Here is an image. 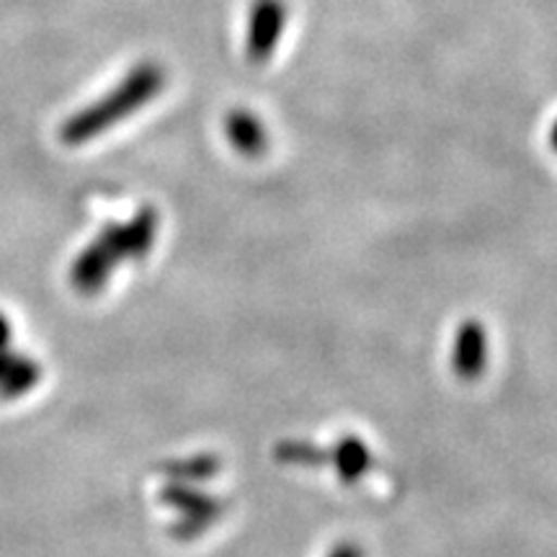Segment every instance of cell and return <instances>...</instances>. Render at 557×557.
<instances>
[{"label": "cell", "mask_w": 557, "mask_h": 557, "mask_svg": "<svg viewBox=\"0 0 557 557\" xmlns=\"http://www.w3.org/2000/svg\"><path fill=\"white\" fill-rule=\"evenodd\" d=\"M158 235V212L143 207L127 222H109L73 261L70 282L81 295H96L122 261H137L150 253Z\"/></svg>", "instance_id": "1"}, {"label": "cell", "mask_w": 557, "mask_h": 557, "mask_svg": "<svg viewBox=\"0 0 557 557\" xmlns=\"http://www.w3.org/2000/svg\"><path fill=\"white\" fill-rule=\"evenodd\" d=\"M165 86V73L158 62H139L129 70L124 78L109 90L107 96L96 99L90 107L75 111L70 120L62 124L60 137L70 148L88 143V139L103 135L114 127L116 122L129 120L139 109L148 103Z\"/></svg>", "instance_id": "2"}, {"label": "cell", "mask_w": 557, "mask_h": 557, "mask_svg": "<svg viewBox=\"0 0 557 557\" xmlns=\"http://www.w3.org/2000/svg\"><path fill=\"white\" fill-rule=\"evenodd\" d=\"M284 26H287L284 0H253L246 29V54L253 65H263L274 58Z\"/></svg>", "instance_id": "3"}, {"label": "cell", "mask_w": 557, "mask_h": 557, "mask_svg": "<svg viewBox=\"0 0 557 557\" xmlns=\"http://www.w3.org/2000/svg\"><path fill=\"white\" fill-rule=\"evenodd\" d=\"M225 135L235 150L246 158H259L269 148L267 127L253 111L235 109L225 116Z\"/></svg>", "instance_id": "4"}, {"label": "cell", "mask_w": 557, "mask_h": 557, "mask_svg": "<svg viewBox=\"0 0 557 557\" xmlns=\"http://www.w3.org/2000/svg\"><path fill=\"white\" fill-rule=\"evenodd\" d=\"M455 372L462 380H478L483 374L487 361L485 331L480 323H465L455 341Z\"/></svg>", "instance_id": "5"}, {"label": "cell", "mask_w": 557, "mask_h": 557, "mask_svg": "<svg viewBox=\"0 0 557 557\" xmlns=\"http://www.w3.org/2000/svg\"><path fill=\"white\" fill-rule=\"evenodd\" d=\"M39 382V367L32 359L0 348V398H18Z\"/></svg>", "instance_id": "6"}, {"label": "cell", "mask_w": 557, "mask_h": 557, "mask_svg": "<svg viewBox=\"0 0 557 557\" xmlns=\"http://www.w3.org/2000/svg\"><path fill=\"white\" fill-rule=\"evenodd\" d=\"M336 468L344 480H357L369 468V451L359 438H344L336 449Z\"/></svg>", "instance_id": "7"}, {"label": "cell", "mask_w": 557, "mask_h": 557, "mask_svg": "<svg viewBox=\"0 0 557 557\" xmlns=\"http://www.w3.org/2000/svg\"><path fill=\"white\" fill-rule=\"evenodd\" d=\"M331 557H364L357 545H341L331 553Z\"/></svg>", "instance_id": "8"}, {"label": "cell", "mask_w": 557, "mask_h": 557, "mask_svg": "<svg viewBox=\"0 0 557 557\" xmlns=\"http://www.w3.org/2000/svg\"><path fill=\"white\" fill-rule=\"evenodd\" d=\"M9 338H11V325H9V320L0 315V348L9 346Z\"/></svg>", "instance_id": "9"}, {"label": "cell", "mask_w": 557, "mask_h": 557, "mask_svg": "<svg viewBox=\"0 0 557 557\" xmlns=\"http://www.w3.org/2000/svg\"><path fill=\"white\" fill-rule=\"evenodd\" d=\"M549 145H553V150L557 152V120L553 124V129H549Z\"/></svg>", "instance_id": "10"}]
</instances>
